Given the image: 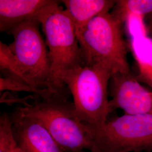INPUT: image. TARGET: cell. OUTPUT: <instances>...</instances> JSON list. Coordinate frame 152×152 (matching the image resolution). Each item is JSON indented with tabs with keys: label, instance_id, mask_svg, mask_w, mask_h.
<instances>
[{
	"label": "cell",
	"instance_id": "5b68a950",
	"mask_svg": "<svg viewBox=\"0 0 152 152\" xmlns=\"http://www.w3.org/2000/svg\"><path fill=\"white\" fill-rule=\"evenodd\" d=\"M94 137V152H152V116L125 114L108 121Z\"/></svg>",
	"mask_w": 152,
	"mask_h": 152
},
{
	"label": "cell",
	"instance_id": "9c48e42d",
	"mask_svg": "<svg viewBox=\"0 0 152 152\" xmlns=\"http://www.w3.org/2000/svg\"><path fill=\"white\" fill-rule=\"evenodd\" d=\"M54 1L0 0V31L10 33L24 22L37 20Z\"/></svg>",
	"mask_w": 152,
	"mask_h": 152
},
{
	"label": "cell",
	"instance_id": "8992f818",
	"mask_svg": "<svg viewBox=\"0 0 152 152\" xmlns=\"http://www.w3.org/2000/svg\"><path fill=\"white\" fill-rule=\"evenodd\" d=\"M39 25L37 20L33 19L13 29L10 33L13 36L14 41L9 46L31 85L50 90L51 63Z\"/></svg>",
	"mask_w": 152,
	"mask_h": 152
},
{
	"label": "cell",
	"instance_id": "2e32d148",
	"mask_svg": "<svg viewBox=\"0 0 152 152\" xmlns=\"http://www.w3.org/2000/svg\"><path fill=\"white\" fill-rule=\"evenodd\" d=\"M124 23L130 38L147 35V26L143 16L130 15L127 18Z\"/></svg>",
	"mask_w": 152,
	"mask_h": 152
},
{
	"label": "cell",
	"instance_id": "e0dca14e",
	"mask_svg": "<svg viewBox=\"0 0 152 152\" xmlns=\"http://www.w3.org/2000/svg\"><path fill=\"white\" fill-rule=\"evenodd\" d=\"M147 26V35L152 38V16L148 24H146Z\"/></svg>",
	"mask_w": 152,
	"mask_h": 152
},
{
	"label": "cell",
	"instance_id": "8fae6325",
	"mask_svg": "<svg viewBox=\"0 0 152 152\" xmlns=\"http://www.w3.org/2000/svg\"><path fill=\"white\" fill-rule=\"evenodd\" d=\"M129 43L137 67V80L152 88V38L148 35L135 36L130 38Z\"/></svg>",
	"mask_w": 152,
	"mask_h": 152
},
{
	"label": "cell",
	"instance_id": "7a4b0ae2",
	"mask_svg": "<svg viewBox=\"0 0 152 152\" xmlns=\"http://www.w3.org/2000/svg\"><path fill=\"white\" fill-rule=\"evenodd\" d=\"M113 73L100 64L83 63L68 72L64 78L73 98L77 117L92 129H101L112 110L108 99L109 82Z\"/></svg>",
	"mask_w": 152,
	"mask_h": 152
},
{
	"label": "cell",
	"instance_id": "4fadbf2b",
	"mask_svg": "<svg viewBox=\"0 0 152 152\" xmlns=\"http://www.w3.org/2000/svg\"><path fill=\"white\" fill-rule=\"evenodd\" d=\"M0 69L6 75L14 77L31 85L21 71L16 57L9 45H6L2 41H0Z\"/></svg>",
	"mask_w": 152,
	"mask_h": 152
},
{
	"label": "cell",
	"instance_id": "ba28073f",
	"mask_svg": "<svg viewBox=\"0 0 152 152\" xmlns=\"http://www.w3.org/2000/svg\"><path fill=\"white\" fill-rule=\"evenodd\" d=\"M18 148L23 152H64L38 120L16 109L11 117Z\"/></svg>",
	"mask_w": 152,
	"mask_h": 152
},
{
	"label": "cell",
	"instance_id": "5bb4252c",
	"mask_svg": "<svg viewBox=\"0 0 152 152\" xmlns=\"http://www.w3.org/2000/svg\"><path fill=\"white\" fill-rule=\"evenodd\" d=\"M0 91L1 92L4 91H10L13 92H31L38 95L42 99L50 98L56 93L48 88L33 87L24 82L8 75L1 77Z\"/></svg>",
	"mask_w": 152,
	"mask_h": 152
},
{
	"label": "cell",
	"instance_id": "52a82bcc",
	"mask_svg": "<svg viewBox=\"0 0 152 152\" xmlns=\"http://www.w3.org/2000/svg\"><path fill=\"white\" fill-rule=\"evenodd\" d=\"M110 106L127 114L152 116V91L142 86L132 73H115L110 78Z\"/></svg>",
	"mask_w": 152,
	"mask_h": 152
},
{
	"label": "cell",
	"instance_id": "277c9868",
	"mask_svg": "<svg viewBox=\"0 0 152 152\" xmlns=\"http://www.w3.org/2000/svg\"><path fill=\"white\" fill-rule=\"evenodd\" d=\"M122 24L111 12H104L93 18L77 34L84 63L102 64L113 75L131 73Z\"/></svg>",
	"mask_w": 152,
	"mask_h": 152
},
{
	"label": "cell",
	"instance_id": "3957f363",
	"mask_svg": "<svg viewBox=\"0 0 152 152\" xmlns=\"http://www.w3.org/2000/svg\"><path fill=\"white\" fill-rule=\"evenodd\" d=\"M51 63L50 90L61 92L66 73L84 63L76 29L65 10L54 2L38 17Z\"/></svg>",
	"mask_w": 152,
	"mask_h": 152
},
{
	"label": "cell",
	"instance_id": "7c38bea8",
	"mask_svg": "<svg viewBox=\"0 0 152 152\" xmlns=\"http://www.w3.org/2000/svg\"><path fill=\"white\" fill-rule=\"evenodd\" d=\"M112 10L111 13L124 24L130 15L152 16V0L116 1Z\"/></svg>",
	"mask_w": 152,
	"mask_h": 152
},
{
	"label": "cell",
	"instance_id": "9a60e30c",
	"mask_svg": "<svg viewBox=\"0 0 152 152\" xmlns=\"http://www.w3.org/2000/svg\"><path fill=\"white\" fill-rule=\"evenodd\" d=\"M18 148L11 117L4 113L0 118V152H15Z\"/></svg>",
	"mask_w": 152,
	"mask_h": 152
},
{
	"label": "cell",
	"instance_id": "6da1fadb",
	"mask_svg": "<svg viewBox=\"0 0 152 152\" xmlns=\"http://www.w3.org/2000/svg\"><path fill=\"white\" fill-rule=\"evenodd\" d=\"M61 92L18 108L41 122L64 152H94L92 129L77 117L73 102Z\"/></svg>",
	"mask_w": 152,
	"mask_h": 152
},
{
	"label": "cell",
	"instance_id": "ac0fdd59",
	"mask_svg": "<svg viewBox=\"0 0 152 152\" xmlns=\"http://www.w3.org/2000/svg\"><path fill=\"white\" fill-rule=\"evenodd\" d=\"M15 152H22V151H21V150H20V149H19V148H18V149H16V151H15Z\"/></svg>",
	"mask_w": 152,
	"mask_h": 152
},
{
	"label": "cell",
	"instance_id": "30bf717a",
	"mask_svg": "<svg viewBox=\"0 0 152 152\" xmlns=\"http://www.w3.org/2000/svg\"><path fill=\"white\" fill-rule=\"evenodd\" d=\"M65 10L70 16L76 29L80 32L93 18L104 12H110L116 1L112 0H64Z\"/></svg>",
	"mask_w": 152,
	"mask_h": 152
},
{
	"label": "cell",
	"instance_id": "d6986e66",
	"mask_svg": "<svg viewBox=\"0 0 152 152\" xmlns=\"http://www.w3.org/2000/svg\"></svg>",
	"mask_w": 152,
	"mask_h": 152
}]
</instances>
